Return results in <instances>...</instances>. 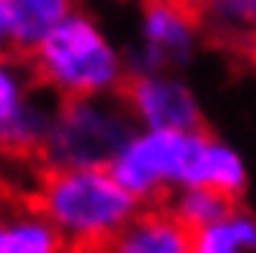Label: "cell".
Here are the masks:
<instances>
[{"mask_svg": "<svg viewBox=\"0 0 256 253\" xmlns=\"http://www.w3.org/2000/svg\"><path fill=\"white\" fill-rule=\"evenodd\" d=\"M62 234L38 207H12L0 213V253H65Z\"/></svg>", "mask_w": 256, "mask_h": 253, "instance_id": "8fae6325", "label": "cell"}, {"mask_svg": "<svg viewBox=\"0 0 256 253\" xmlns=\"http://www.w3.org/2000/svg\"><path fill=\"white\" fill-rule=\"evenodd\" d=\"M204 38L222 46H256V0H188Z\"/></svg>", "mask_w": 256, "mask_h": 253, "instance_id": "30bf717a", "label": "cell"}, {"mask_svg": "<svg viewBox=\"0 0 256 253\" xmlns=\"http://www.w3.org/2000/svg\"><path fill=\"white\" fill-rule=\"evenodd\" d=\"M136 124L118 96L59 99L38 152L40 170H108Z\"/></svg>", "mask_w": 256, "mask_h": 253, "instance_id": "277c9868", "label": "cell"}, {"mask_svg": "<svg viewBox=\"0 0 256 253\" xmlns=\"http://www.w3.org/2000/svg\"><path fill=\"white\" fill-rule=\"evenodd\" d=\"M120 99L136 130H204V108L179 74H130Z\"/></svg>", "mask_w": 256, "mask_h": 253, "instance_id": "52a82bcc", "label": "cell"}, {"mask_svg": "<svg viewBox=\"0 0 256 253\" xmlns=\"http://www.w3.org/2000/svg\"><path fill=\"white\" fill-rule=\"evenodd\" d=\"M78 10V0H6L10 12V46L16 56L28 59L40 40Z\"/></svg>", "mask_w": 256, "mask_h": 253, "instance_id": "9c48e42d", "label": "cell"}, {"mask_svg": "<svg viewBox=\"0 0 256 253\" xmlns=\"http://www.w3.org/2000/svg\"><path fill=\"white\" fill-rule=\"evenodd\" d=\"M188 253H256V216L234 204L222 220L192 232Z\"/></svg>", "mask_w": 256, "mask_h": 253, "instance_id": "7c38bea8", "label": "cell"}, {"mask_svg": "<svg viewBox=\"0 0 256 253\" xmlns=\"http://www.w3.org/2000/svg\"><path fill=\"white\" fill-rule=\"evenodd\" d=\"M12 52L10 46V12H6V0H0V56Z\"/></svg>", "mask_w": 256, "mask_h": 253, "instance_id": "5bb4252c", "label": "cell"}, {"mask_svg": "<svg viewBox=\"0 0 256 253\" xmlns=\"http://www.w3.org/2000/svg\"><path fill=\"white\" fill-rule=\"evenodd\" d=\"M234 204H241V201H232L228 194L213 192V188H179L167 198L164 207H167L188 232H198L204 226H213L216 220H222Z\"/></svg>", "mask_w": 256, "mask_h": 253, "instance_id": "4fadbf2b", "label": "cell"}, {"mask_svg": "<svg viewBox=\"0 0 256 253\" xmlns=\"http://www.w3.org/2000/svg\"><path fill=\"white\" fill-rule=\"evenodd\" d=\"M34 207L62 234L65 247L86 253H99L142 210L108 170H44Z\"/></svg>", "mask_w": 256, "mask_h": 253, "instance_id": "3957f363", "label": "cell"}, {"mask_svg": "<svg viewBox=\"0 0 256 253\" xmlns=\"http://www.w3.org/2000/svg\"><path fill=\"white\" fill-rule=\"evenodd\" d=\"M204 31L188 0H142L136 46L124 52L130 74H179L200 50Z\"/></svg>", "mask_w": 256, "mask_h": 253, "instance_id": "5b68a950", "label": "cell"}, {"mask_svg": "<svg viewBox=\"0 0 256 253\" xmlns=\"http://www.w3.org/2000/svg\"><path fill=\"white\" fill-rule=\"evenodd\" d=\"M108 173L139 201L164 207L179 188H213L241 201L247 192V164L216 133L204 130H136L118 152Z\"/></svg>", "mask_w": 256, "mask_h": 253, "instance_id": "6da1fadb", "label": "cell"}, {"mask_svg": "<svg viewBox=\"0 0 256 253\" xmlns=\"http://www.w3.org/2000/svg\"><path fill=\"white\" fill-rule=\"evenodd\" d=\"M192 232L167 207H142L99 253H188Z\"/></svg>", "mask_w": 256, "mask_h": 253, "instance_id": "ba28073f", "label": "cell"}, {"mask_svg": "<svg viewBox=\"0 0 256 253\" xmlns=\"http://www.w3.org/2000/svg\"><path fill=\"white\" fill-rule=\"evenodd\" d=\"M136 4H142V0H136Z\"/></svg>", "mask_w": 256, "mask_h": 253, "instance_id": "9a60e30c", "label": "cell"}, {"mask_svg": "<svg viewBox=\"0 0 256 253\" xmlns=\"http://www.w3.org/2000/svg\"><path fill=\"white\" fill-rule=\"evenodd\" d=\"M34 80L56 99L118 96L126 84L124 50L86 10H74L25 59Z\"/></svg>", "mask_w": 256, "mask_h": 253, "instance_id": "7a4b0ae2", "label": "cell"}, {"mask_svg": "<svg viewBox=\"0 0 256 253\" xmlns=\"http://www.w3.org/2000/svg\"><path fill=\"white\" fill-rule=\"evenodd\" d=\"M56 96L34 80L22 56H0V154L38 158L56 112Z\"/></svg>", "mask_w": 256, "mask_h": 253, "instance_id": "8992f818", "label": "cell"}]
</instances>
